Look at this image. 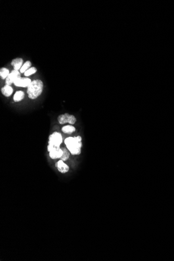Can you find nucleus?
Returning <instances> with one entry per match:
<instances>
[{"instance_id": "f257e3e1", "label": "nucleus", "mask_w": 174, "mask_h": 261, "mask_svg": "<svg viewBox=\"0 0 174 261\" xmlns=\"http://www.w3.org/2000/svg\"><path fill=\"white\" fill-rule=\"evenodd\" d=\"M65 145L72 155H79L81 153L82 138L80 136L77 137H69L64 140Z\"/></svg>"}, {"instance_id": "f03ea898", "label": "nucleus", "mask_w": 174, "mask_h": 261, "mask_svg": "<svg viewBox=\"0 0 174 261\" xmlns=\"http://www.w3.org/2000/svg\"><path fill=\"white\" fill-rule=\"evenodd\" d=\"M43 83L41 80H34L32 81L29 86L28 87V95L30 99L35 100L39 97L43 91Z\"/></svg>"}, {"instance_id": "7ed1b4c3", "label": "nucleus", "mask_w": 174, "mask_h": 261, "mask_svg": "<svg viewBox=\"0 0 174 261\" xmlns=\"http://www.w3.org/2000/svg\"><path fill=\"white\" fill-rule=\"evenodd\" d=\"M63 142V137L61 133L54 132L48 137V152L52 150L60 147V145Z\"/></svg>"}, {"instance_id": "20e7f679", "label": "nucleus", "mask_w": 174, "mask_h": 261, "mask_svg": "<svg viewBox=\"0 0 174 261\" xmlns=\"http://www.w3.org/2000/svg\"><path fill=\"white\" fill-rule=\"evenodd\" d=\"M57 120L61 125L65 124L66 123H68L69 125H73L77 121L75 116L68 113H65L59 115L57 118Z\"/></svg>"}, {"instance_id": "39448f33", "label": "nucleus", "mask_w": 174, "mask_h": 261, "mask_svg": "<svg viewBox=\"0 0 174 261\" xmlns=\"http://www.w3.org/2000/svg\"><path fill=\"white\" fill-rule=\"evenodd\" d=\"M21 77V73L18 70H14L9 74V76L7 77L5 80L6 85L10 86L14 82L17 78Z\"/></svg>"}, {"instance_id": "423d86ee", "label": "nucleus", "mask_w": 174, "mask_h": 261, "mask_svg": "<svg viewBox=\"0 0 174 261\" xmlns=\"http://www.w3.org/2000/svg\"><path fill=\"white\" fill-rule=\"evenodd\" d=\"M32 80L29 78L25 77H19L15 80L14 84L15 86L19 87H28L32 82Z\"/></svg>"}, {"instance_id": "0eeeda50", "label": "nucleus", "mask_w": 174, "mask_h": 261, "mask_svg": "<svg viewBox=\"0 0 174 261\" xmlns=\"http://www.w3.org/2000/svg\"><path fill=\"white\" fill-rule=\"evenodd\" d=\"M55 166L58 171L62 174H65L69 171V166L67 164H66L62 160L59 161L56 163Z\"/></svg>"}, {"instance_id": "6e6552de", "label": "nucleus", "mask_w": 174, "mask_h": 261, "mask_svg": "<svg viewBox=\"0 0 174 261\" xmlns=\"http://www.w3.org/2000/svg\"><path fill=\"white\" fill-rule=\"evenodd\" d=\"M63 152L62 149L60 147L53 149L49 152V156L52 159H57L60 158L63 155Z\"/></svg>"}, {"instance_id": "1a4fd4ad", "label": "nucleus", "mask_w": 174, "mask_h": 261, "mask_svg": "<svg viewBox=\"0 0 174 261\" xmlns=\"http://www.w3.org/2000/svg\"><path fill=\"white\" fill-rule=\"evenodd\" d=\"M1 92L3 95H4L5 97H9L12 95L13 92V89L11 86L5 85V86L1 88Z\"/></svg>"}, {"instance_id": "9d476101", "label": "nucleus", "mask_w": 174, "mask_h": 261, "mask_svg": "<svg viewBox=\"0 0 174 261\" xmlns=\"http://www.w3.org/2000/svg\"><path fill=\"white\" fill-rule=\"evenodd\" d=\"M23 64V59L21 58H16L15 59H13L11 62V65L14 67V70H18L20 68H21Z\"/></svg>"}, {"instance_id": "9b49d317", "label": "nucleus", "mask_w": 174, "mask_h": 261, "mask_svg": "<svg viewBox=\"0 0 174 261\" xmlns=\"http://www.w3.org/2000/svg\"><path fill=\"white\" fill-rule=\"evenodd\" d=\"M62 131L64 133L70 135L74 132H75L76 128L75 127L72 126L71 125H68L63 126L62 128Z\"/></svg>"}, {"instance_id": "f8f14e48", "label": "nucleus", "mask_w": 174, "mask_h": 261, "mask_svg": "<svg viewBox=\"0 0 174 261\" xmlns=\"http://www.w3.org/2000/svg\"><path fill=\"white\" fill-rule=\"evenodd\" d=\"M24 98H25V93L22 91H18L17 92H16L15 95H14L13 100L16 102H18L23 100L24 99Z\"/></svg>"}, {"instance_id": "ddd939ff", "label": "nucleus", "mask_w": 174, "mask_h": 261, "mask_svg": "<svg viewBox=\"0 0 174 261\" xmlns=\"http://www.w3.org/2000/svg\"><path fill=\"white\" fill-rule=\"evenodd\" d=\"M62 149V150H63V153L60 159H61V160H62L64 162V161L68 160V159L69 158V155H70V152H69V151L67 148L63 147Z\"/></svg>"}, {"instance_id": "4468645a", "label": "nucleus", "mask_w": 174, "mask_h": 261, "mask_svg": "<svg viewBox=\"0 0 174 261\" xmlns=\"http://www.w3.org/2000/svg\"><path fill=\"white\" fill-rule=\"evenodd\" d=\"M10 74V73L9 70H7L6 68H1L0 76L3 79H6Z\"/></svg>"}, {"instance_id": "2eb2a0df", "label": "nucleus", "mask_w": 174, "mask_h": 261, "mask_svg": "<svg viewBox=\"0 0 174 261\" xmlns=\"http://www.w3.org/2000/svg\"><path fill=\"white\" fill-rule=\"evenodd\" d=\"M31 66H32V63H31V62L29 61L26 62L22 66L21 68V70H20V72H21V73H25L29 69Z\"/></svg>"}, {"instance_id": "dca6fc26", "label": "nucleus", "mask_w": 174, "mask_h": 261, "mask_svg": "<svg viewBox=\"0 0 174 261\" xmlns=\"http://www.w3.org/2000/svg\"><path fill=\"white\" fill-rule=\"evenodd\" d=\"M37 71V68L36 67H33L30 68L29 70H28L24 73V75H25V76L28 77V76H30V75H32V74L36 73Z\"/></svg>"}]
</instances>
